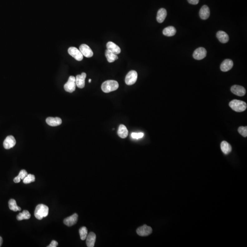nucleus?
<instances>
[{
    "mask_svg": "<svg viewBox=\"0 0 247 247\" xmlns=\"http://www.w3.org/2000/svg\"><path fill=\"white\" fill-rule=\"evenodd\" d=\"M49 214V207L43 204L38 205L35 208L34 215L38 220H42Z\"/></svg>",
    "mask_w": 247,
    "mask_h": 247,
    "instance_id": "nucleus-1",
    "label": "nucleus"
},
{
    "mask_svg": "<svg viewBox=\"0 0 247 247\" xmlns=\"http://www.w3.org/2000/svg\"><path fill=\"white\" fill-rule=\"evenodd\" d=\"M119 87V83L115 80H108L103 82L101 88L102 91L105 93H109L116 91Z\"/></svg>",
    "mask_w": 247,
    "mask_h": 247,
    "instance_id": "nucleus-2",
    "label": "nucleus"
},
{
    "mask_svg": "<svg viewBox=\"0 0 247 247\" xmlns=\"http://www.w3.org/2000/svg\"><path fill=\"white\" fill-rule=\"evenodd\" d=\"M229 106L232 110L237 112H244L246 110V103L241 100L234 99L229 103Z\"/></svg>",
    "mask_w": 247,
    "mask_h": 247,
    "instance_id": "nucleus-3",
    "label": "nucleus"
},
{
    "mask_svg": "<svg viewBox=\"0 0 247 247\" xmlns=\"http://www.w3.org/2000/svg\"><path fill=\"white\" fill-rule=\"evenodd\" d=\"M76 86V77L71 76L70 77L67 83L64 85V88L66 91L72 93L75 90Z\"/></svg>",
    "mask_w": 247,
    "mask_h": 247,
    "instance_id": "nucleus-4",
    "label": "nucleus"
},
{
    "mask_svg": "<svg viewBox=\"0 0 247 247\" xmlns=\"http://www.w3.org/2000/svg\"><path fill=\"white\" fill-rule=\"evenodd\" d=\"M137 73L135 71H131L129 72L125 78V82L128 85L135 84L137 79Z\"/></svg>",
    "mask_w": 247,
    "mask_h": 247,
    "instance_id": "nucleus-5",
    "label": "nucleus"
},
{
    "mask_svg": "<svg viewBox=\"0 0 247 247\" xmlns=\"http://www.w3.org/2000/svg\"><path fill=\"white\" fill-rule=\"evenodd\" d=\"M69 54L77 61H82L83 56L81 52L76 47H71L68 50Z\"/></svg>",
    "mask_w": 247,
    "mask_h": 247,
    "instance_id": "nucleus-6",
    "label": "nucleus"
},
{
    "mask_svg": "<svg viewBox=\"0 0 247 247\" xmlns=\"http://www.w3.org/2000/svg\"><path fill=\"white\" fill-rule=\"evenodd\" d=\"M207 52L204 48L200 47L194 52L193 57L194 58L197 60H201L205 57Z\"/></svg>",
    "mask_w": 247,
    "mask_h": 247,
    "instance_id": "nucleus-7",
    "label": "nucleus"
},
{
    "mask_svg": "<svg viewBox=\"0 0 247 247\" xmlns=\"http://www.w3.org/2000/svg\"><path fill=\"white\" fill-rule=\"evenodd\" d=\"M152 232V228L146 225H144L138 228L136 230L137 234L141 236H148L151 234Z\"/></svg>",
    "mask_w": 247,
    "mask_h": 247,
    "instance_id": "nucleus-8",
    "label": "nucleus"
},
{
    "mask_svg": "<svg viewBox=\"0 0 247 247\" xmlns=\"http://www.w3.org/2000/svg\"><path fill=\"white\" fill-rule=\"evenodd\" d=\"M79 50L83 56L86 58H90L93 56V53L91 48L86 44L81 45Z\"/></svg>",
    "mask_w": 247,
    "mask_h": 247,
    "instance_id": "nucleus-9",
    "label": "nucleus"
},
{
    "mask_svg": "<svg viewBox=\"0 0 247 247\" xmlns=\"http://www.w3.org/2000/svg\"><path fill=\"white\" fill-rule=\"evenodd\" d=\"M16 143L15 139L12 136L7 137L3 142L4 147L6 149H10L14 147Z\"/></svg>",
    "mask_w": 247,
    "mask_h": 247,
    "instance_id": "nucleus-10",
    "label": "nucleus"
},
{
    "mask_svg": "<svg viewBox=\"0 0 247 247\" xmlns=\"http://www.w3.org/2000/svg\"><path fill=\"white\" fill-rule=\"evenodd\" d=\"M231 91L234 94L238 96H245L246 93V90L245 87L240 85L233 86L231 87Z\"/></svg>",
    "mask_w": 247,
    "mask_h": 247,
    "instance_id": "nucleus-11",
    "label": "nucleus"
},
{
    "mask_svg": "<svg viewBox=\"0 0 247 247\" xmlns=\"http://www.w3.org/2000/svg\"><path fill=\"white\" fill-rule=\"evenodd\" d=\"M86 76V74L84 72L77 76L76 77V84L78 88H83L84 87Z\"/></svg>",
    "mask_w": 247,
    "mask_h": 247,
    "instance_id": "nucleus-12",
    "label": "nucleus"
},
{
    "mask_svg": "<svg viewBox=\"0 0 247 247\" xmlns=\"http://www.w3.org/2000/svg\"><path fill=\"white\" fill-rule=\"evenodd\" d=\"M78 215L77 213H74L71 216L67 217L64 220V223L68 227H71L76 224L78 220Z\"/></svg>",
    "mask_w": 247,
    "mask_h": 247,
    "instance_id": "nucleus-13",
    "label": "nucleus"
},
{
    "mask_svg": "<svg viewBox=\"0 0 247 247\" xmlns=\"http://www.w3.org/2000/svg\"><path fill=\"white\" fill-rule=\"evenodd\" d=\"M234 66V62L230 59H226L224 60L221 64L220 68L221 71L227 72L229 71L233 68Z\"/></svg>",
    "mask_w": 247,
    "mask_h": 247,
    "instance_id": "nucleus-14",
    "label": "nucleus"
},
{
    "mask_svg": "<svg viewBox=\"0 0 247 247\" xmlns=\"http://www.w3.org/2000/svg\"><path fill=\"white\" fill-rule=\"evenodd\" d=\"M47 124L51 126H57L62 123V120L59 117H48L46 119Z\"/></svg>",
    "mask_w": 247,
    "mask_h": 247,
    "instance_id": "nucleus-15",
    "label": "nucleus"
},
{
    "mask_svg": "<svg viewBox=\"0 0 247 247\" xmlns=\"http://www.w3.org/2000/svg\"><path fill=\"white\" fill-rule=\"evenodd\" d=\"M106 46H107V50L116 55H118L121 52V48L113 42L111 41L108 42Z\"/></svg>",
    "mask_w": 247,
    "mask_h": 247,
    "instance_id": "nucleus-16",
    "label": "nucleus"
},
{
    "mask_svg": "<svg viewBox=\"0 0 247 247\" xmlns=\"http://www.w3.org/2000/svg\"><path fill=\"white\" fill-rule=\"evenodd\" d=\"M200 17L203 20H206L209 17L210 15L209 8L206 5H204L200 11Z\"/></svg>",
    "mask_w": 247,
    "mask_h": 247,
    "instance_id": "nucleus-17",
    "label": "nucleus"
},
{
    "mask_svg": "<svg viewBox=\"0 0 247 247\" xmlns=\"http://www.w3.org/2000/svg\"><path fill=\"white\" fill-rule=\"evenodd\" d=\"M86 245L88 247H93L96 241V234L93 232H91L87 235L86 238Z\"/></svg>",
    "mask_w": 247,
    "mask_h": 247,
    "instance_id": "nucleus-18",
    "label": "nucleus"
},
{
    "mask_svg": "<svg viewBox=\"0 0 247 247\" xmlns=\"http://www.w3.org/2000/svg\"><path fill=\"white\" fill-rule=\"evenodd\" d=\"M217 39L221 43H227L229 40V38L228 34L226 32L222 31H219L216 33Z\"/></svg>",
    "mask_w": 247,
    "mask_h": 247,
    "instance_id": "nucleus-19",
    "label": "nucleus"
},
{
    "mask_svg": "<svg viewBox=\"0 0 247 247\" xmlns=\"http://www.w3.org/2000/svg\"><path fill=\"white\" fill-rule=\"evenodd\" d=\"M167 15V11L165 9L161 8L157 12L156 20L159 23H162Z\"/></svg>",
    "mask_w": 247,
    "mask_h": 247,
    "instance_id": "nucleus-20",
    "label": "nucleus"
},
{
    "mask_svg": "<svg viewBox=\"0 0 247 247\" xmlns=\"http://www.w3.org/2000/svg\"><path fill=\"white\" fill-rule=\"evenodd\" d=\"M118 134L121 138H126L128 135V131L126 126L121 125L118 131Z\"/></svg>",
    "mask_w": 247,
    "mask_h": 247,
    "instance_id": "nucleus-21",
    "label": "nucleus"
},
{
    "mask_svg": "<svg viewBox=\"0 0 247 247\" xmlns=\"http://www.w3.org/2000/svg\"><path fill=\"white\" fill-rule=\"evenodd\" d=\"M221 148L222 152L225 154H229L232 151V146L230 145V144L226 141L221 142Z\"/></svg>",
    "mask_w": 247,
    "mask_h": 247,
    "instance_id": "nucleus-22",
    "label": "nucleus"
},
{
    "mask_svg": "<svg viewBox=\"0 0 247 247\" xmlns=\"http://www.w3.org/2000/svg\"><path fill=\"white\" fill-rule=\"evenodd\" d=\"M163 33L165 36L171 37L174 36L176 34V30L174 27L169 26L163 29Z\"/></svg>",
    "mask_w": 247,
    "mask_h": 247,
    "instance_id": "nucleus-23",
    "label": "nucleus"
},
{
    "mask_svg": "<svg viewBox=\"0 0 247 247\" xmlns=\"http://www.w3.org/2000/svg\"><path fill=\"white\" fill-rule=\"evenodd\" d=\"M105 56H106V58L107 59V61L109 62H113L116 60L118 59V57L117 56V55L114 54V53L110 52L108 50H106L105 51Z\"/></svg>",
    "mask_w": 247,
    "mask_h": 247,
    "instance_id": "nucleus-24",
    "label": "nucleus"
},
{
    "mask_svg": "<svg viewBox=\"0 0 247 247\" xmlns=\"http://www.w3.org/2000/svg\"><path fill=\"white\" fill-rule=\"evenodd\" d=\"M31 217V215L29 211L27 210H24L22 212L19 213L17 216V219L18 221H22L24 219H29Z\"/></svg>",
    "mask_w": 247,
    "mask_h": 247,
    "instance_id": "nucleus-25",
    "label": "nucleus"
},
{
    "mask_svg": "<svg viewBox=\"0 0 247 247\" xmlns=\"http://www.w3.org/2000/svg\"><path fill=\"white\" fill-rule=\"evenodd\" d=\"M9 207L11 210H13L14 211H20L21 210V208L19 206H17V204L16 201L13 199L10 200L8 202Z\"/></svg>",
    "mask_w": 247,
    "mask_h": 247,
    "instance_id": "nucleus-26",
    "label": "nucleus"
},
{
    "mask_svg": "<svg viewBox=\"0 0 247 247\" xmlns=\"http://www.w3.org/2000/svg\"><path fill=\"white\" fill-rule=\"evenodd\" d=\"M27 175H28V174H27V172L26 170H24V169L21 170V171H20L19 175H18V176H17L16 177H15V178L14 179V182L15 183H19V182H20L21 180H23V179L27 176Z\"/></svg>",
    "mask_w": 247,
    "mask_h": 247,
    "instance_id": "nucleus-27",
    "label": "nucleus"
},
{
    "mask_svg": "<svg viewBox=\"0 0 247 247\" xmlns=\"http://www.w3.org/2000/svg\"><path fill=\"white\" fill-rule=\"evenodd\" d=\"M79 232L81 240H85L87 235H88V232H87V229L86 227H82L81 228H80Z\"/></svg>",
    "mask_w": 247,
    "mask_h": 247,
    "instance_id": "nucleus-28",
    "label": "nucleus"
},
{
    "mask_svg": "<svg viewBox=\"0 0 247 247\" xmlns=\"http://www.w3.org/2000/svg\"><path fill=\"white\" fill-rule=\"evenodd\" d=\"M35 181V177L34 175L28 174L23 180L24 184H28L33 182Z\"/></svg>",
    "mask_w": 247,
    "mask_h": 247,
    "instance_id": "nucleus-29",
    "label": "nucleus"
},
{
    "mask_svg": "<svg viewBox=\"0 0 247 247\" xmlns=\"http://www.w3.org/2000/svg\"><path fill=\"white\" fill-rule=\"evenodd\" d=\"M238 131L240 135L245 137L247 136V127L240 126L238 129Z\"/></svg>",
    "mask_w": 247,
    "mask_h": 247,
    "instance_id": "nucleus-30",
    "label": "nucleus"
},
{
    "mask_svg": "<svg viewBox=\"0 0 247 247\" xmlns=\"http://www.w3.org/2000/svg\"><path fill=\"white\" fill-rule=\"evenodd\" d=\"M132 138L133 139H138L141 138L143 137L144 136V134L143 133H132L131 135Z\"/></svg>",
    "mask_w": 247,
    "mask_h": 247,
    "instance_id": "nucleus-31",
    "label": "nucleus"
},
{
    "mask_svg": "<svg viewBox=\"0 0 247 247\" xmlns=\"http://www.w3.org/2000/svg\"><path fill=\"white\" fill-rule=\"evenodd\" d=\"M58 244L56 241L53 240L51 242V244L48 245L47 247H57Z\"/></svg>",
    "mask_w": 247,
    "mask_h": 247,
    "instance_id": "nucleus-32",
    "label": "nucleus"
},
{
    "mask_svg": "<svg viewBox=\"0 0 247 247\" xmlns=\"http://www.w3.org/2000/svg\"><path fill=\"white\" fill-rule=\"evenodd\" d=\"M189 3L192 5H197L199 3V0H188Z\"/></svg>",
    "mask_w": 247,
    "mask_h": 247,
    "instance_id": "nucleus-33",
    "label": "nucleus"
},
{
    "mask_svg": "<svg viewBox=\"0 0 247 247\" xmlns=\"http://www.w3.org/2000/svg\"><path fill=\"white\" fill-rule=\"evenodd\" d=\"M3 243V240L2 238V237H0V247L2 246V244Z\"/></svg>",
    "mask_w": 247,
    "mask_h": 247,
    "instance_id": "nucleus-34",
    "label": "nucleus"
},
{
    "mask_svg": "<svg viewBox=\"0 0 247 247\" xmlns=\"http://www.w3.org/2000/svg\"><path fill=\"white\" fill-rule=\"evenodd\" d=\"M91 79H89V82H91Z\"/></svg>",
    "mask_w": 247,
    "mask_h": 247,
    "instance_id": "nucleus-35",
    "label": "nucleus"
}]
</instances>
